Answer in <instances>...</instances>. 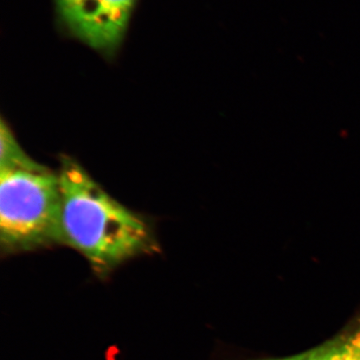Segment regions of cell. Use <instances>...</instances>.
<instances>
[{"mask_svg": "<svg viewBox=\"0 0 360 360\" xmlns=\"http://www.w3.org/2000/svg\"><path fill=\"white\" fill-rule=\"evenodd\" d=\"M139 0H53L56 22L71 39L106 58L127 37Z\"/></svg>", "mask_w": 360, "mask_h": 360, "instance_id": "cell-3", "label": "cell"}, {"mask_svg": "<svg viewBox=\"0 0 360 360\" xmlns=\"http://www.w3.org/2000/svg\"><path fill=\"white\" fill-rule=\"evenodd\" d=\"M63 245L58 172L26 155L8 125L0 129V250L2 257Z\"/></svg>", "mask_w": 360, "mask_h": 360, "instance_id": "cell-2", "label": "cell"}, {"mask_svg": "<svg viewBox=\"0 0 360 360\" xmlns=\"http://www.w3.org/2000/svg\"><path fill=\"white\" fill-rule=\"evenodd\" d=\"M63 245L86 259L105 281L123 264L160 251L153 225L106 193L75 160L63 156L58 172Z\"/></svg>", "mask_w": 360, "mask_h": 360, "instance_id": "cell-1", "label": "cell"}, {"mask_svg": "<svg viewBox=\"0 0 360 360\" xmlns=\"http://www.w3.org/2000/svg\"><path fill=\"white\" fill-rule=\"evenodd\" d=\"M255 360H360V323L352 330L309 352L281 359Z\"/></svg>", "mask_w": 360, "mask_h": 360, "instance_id": "cell-4", "label": "cell"}]
</instances>
